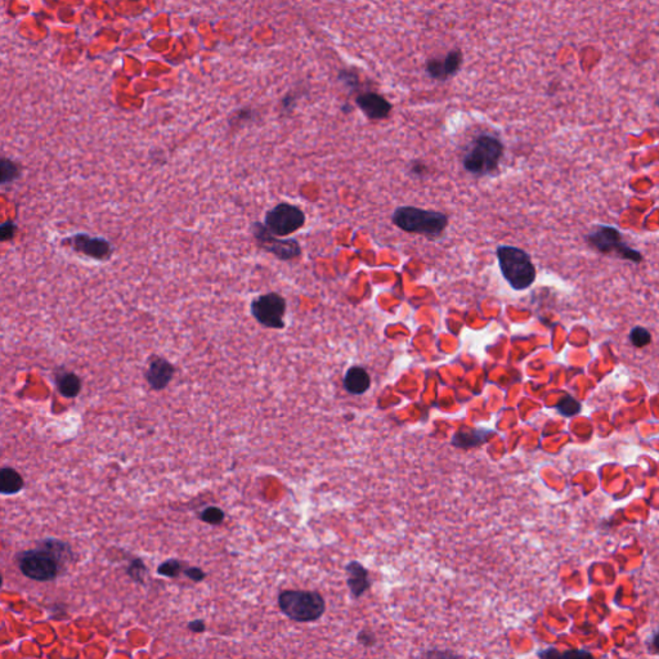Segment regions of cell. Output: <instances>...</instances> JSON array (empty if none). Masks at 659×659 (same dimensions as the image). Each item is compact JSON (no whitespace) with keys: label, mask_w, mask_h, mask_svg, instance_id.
I'll use <instances>...</instances> for the list:
<instances>
[{"label":"cell","mask_w":659,"mask_h":659,"mask_svg":"<svg viewBox=\"0 0 659 659\" xmlns=\"http://www.w3.org/2000/svg\"><path fill=\"white\" fill-rule=\"evenodd\" d=\"M393 224L409 233L427 237H439L448 227V216L434 210H424L415 206H400L392 215Z\"/></svg>","instance_id":"6da1fadb"},{"label":"cell","mask_w":659,"mask_h":659,"mask_svg":"<svg viewBox=\"0 0 659 659\" xmlns=\"http://www.w3.org/2000/svg\"><path fill=\"white\" fill-rule=\"evenodd\" d=\"M281 612L295 622L308 624L318 621L326 612V601L317 591L286 590L278 597Z\"/></svg>","instance_id":"7a4b0ae2"},{"label":"cell","mask_w":659,"mask_h":659,"mask_svg":"<svg viewBox=\"0 0 659 659\" xmlns=\"http://www.w3.org/2000/svg\"><path fill=\"white\" fill-rule=\"evenodd\" d=\"M496 254L501 273L514 290H526L535 282L536 268L524 250L502 245Z\"/></svg>","instance_id":"3957f363"},{"label":"cell","mask_w":659,"mask_h":659,"mask_svg":"<svg viewBox=\"0 0 659 659\" xmlns=\"http://www.w3.org/2000/svg\"><path fill=\"white\" fill-rule=\"evenodd\" d=\"M504 156V144L497 137L481 134L463 157V168L475 176H487L497 170Z\"/></svg>","instance_id":"277c9868"},{"label":"cell","mask_w":659,"mask_h":659,"mask_svg":"<svg viewBox=\"0 0 659 659\" xmlns=\"http://www.w3.org/2000/svg\"><path fill=\"white\" fill-rule=\"evenodd\" d=\"M21 572L35 581H52L60 573L61 563L55 559L53 554L40 546L36 550L22 552L18 559Z\"/></svg>","instance_id":"5b68a950"},{"label":"cell","mask_w":659,"mask_h":659,"mask_svg":"<svg viewBox=\"0 0 659 659\" xmlns=\"http://www.w3.org/2000/svg\"><path fill=\"white\" fill-rule=\"evenodd\" d=\"M305 224V214L300 207L281 203L266 214V225L275 236H289Z\"/></svg>","instance_id":"8992f818"},{"label":"cell","mask_w":659,"mask_h":659,"mask_svg":"<svg viewBox=\"0 0 659 659\" xmlns=\"http://www.w3.org/2000/svg\"><path fill=\"white\" fill-rule=\"evenodd\" d=\"M254 318L268 329L285 327L286 300L277 293L260 295L251 303Z\"/></svg>","instance_id":"52a82bcc"},{"label":"cell","mask_w":659,"mask_h":659,"mask_svg":"<svg viewBox=\"0 0 659 659\" xmlns=\"http://www.w3.org/2000/svg\"><path fill=\"white\" fill-rule=\"evenodd\" d=\"M590 245L604 254H617L621 258L631 260L635 263L642 262V254L636 250L628 248L621 233L613 227H597V230L591 232L588 236Z\"/></svg>","instance_id":"ba28073f"},{"label":"cell","mask_w":659,"mask_h":659,"mask_svg":"<svg viewBox=\"0 0 659 659\" xmlns=\"http://www.w3.org/2000/svg\"><path fill=\"white\" fill-rule=\"evenodd\" d=\"M253 234L259 246L280 260H293L302 255V248L295 239H278L269 231L266 224L254 223Z\"/></svg>","instance_id":"9c48e42d"},{"label":"cell","mask_w":659,"mask_h":659,"mask_svg":"<svg viewBox=\"0 0 659 659\" xmlns=\"http://www.w3.org/2000/svg\"><path fill=\"white\" fill-rule=\"evenodd\" d=\"M463 55L460 49H452L443 58H430L427 61L425 70L434 80L445 81L460 71Z\"/></svg>","instance_id":"30bf717a"},{"label":"cell","mask_w":659,"mask_h":659,"mask_svg":"<svg viewBox=\"0 0 659 659\" xmlns=\"http://www.w3.org/2000/svg\"><path fill=\"white\" fill-rule=\"evenodd\" d=\"M70 241L72 249L90 258L103 260L110 258L112 254L111 243L103 237H92L87 233H76L70 237Z\"/></svg>","instance_id":"8fae6325"},{"label":"cell","mask_w":659,"mask_h":659,"mask_svg":"<svg viewBox=\"0 0 659 659\" xmlns=\"http://www.w3.org/2000/svg\"><path fill=\"white\" fill-rule=\"evenodd\" d=\"M356 105L371 120H383L391 115L392 103L379 93L366 92L358 94Z\"/></svg>","instance_id":"7c38bea8"},{"label":"cell","mask_w":659,"mask_h":659,"mask_svg":"<svg viewBox=\"0 0 659 659\" xmlns=\"http://www.w3.org/2000/svg\"><path fill=\"white\" fill-rule=\"evenodd\" d=\"M347 572V585L353 599H359L371 588L373 581L370 572L359 561H349L345 565Z\"/></svg>","instance_id":"4fadbf2b"},{"label":"cell","mask_w":659,"mask_h":659,"mask_svg":"<svg viewBox=\"0 0 659 659\" xmlns=\"http://www.w3.org/2000/svg\"><path fill=\"white\" fill-rule=\"evenodd\" d=\"M176 373L174 366L164 358H155L146 373V380L152 389L162 391L169 385Z\"/></svg>","instance_id":"5bb4252c"},{"label":"cell","mask_w":659,"mask_h":659,"mask_svg":"<svg viewBox=\"0 0 659 659\" xmlns=\"http://www.w3.org/2000/svg\"><path fill=\"white\" fill-rule=\"evenodd\" d=\"M371 386V377L363 367L353 366L344 376V388L353 395H361Z\"/></svg>","instance_id":"9a60e30c"},{"label":"cell","mask_w":659,"mask_h":659,"mask_svg":"<svg viewBox=\"0 0 659 659\" xmlns=\"http://www.w3.org/2000/svg\"><path fill=\"white\" fill-rule=\"evenodd\" d=\"M490 430H478V429H460L454 434L452 443L460 448H470L481 445L487 440L490 436Z\"/></svg>","instance_id":"2e32d148"},{"label":"cell","mask_w":659,"mask_h":659,"mask_svg":"<svg viewBox=\"0 0 659 659\" xmlns=\"http://www.w3.org/2000/svg\"><path fill=\"white\" fill-rule=\"evenodd\" d=\"M24 488V478L12 468H3L0 472V492L3 495H16Z\"/></svg>","instance_id":"e0dca14e"},{"label":"cell","mask_w":659,"mask_h":659,"mask_svg":"<svg viewBox=\"0 0 659 659\" xmlns=\"http://www.w3.org/2000/svg\"><path fill=\"white\" fill-rule=\"evenodd\" d=\"M57 386L58 391L66 398L76 397L81 389V382L79 376L74 373L63 371L57 376Z\"/></svg>","instance_id":"ac0fdd59"},{"label":"cell","mask_w":659,"mask_h":659,"mask_svg":"<svg viewBox=\"0 0 659 659\" xmlns=\"http://www.w3.org/2000/svg\"><path fill=\"white\" fill-rule=\"evenodd\" d=\"M540 659H595L594 656L583 649H568L559 651L555 648H547L544 651H538Z\"/></svg>","instance_id":"d6986e66"},{"label":"cell","mask_w":659,"mask_h":659,"mask_svg":"<svg viewBox=\"0 0 659 659\" xmlns=\"http://www.w3.org/2000/svg\"><path fill=\"white\" fill-rule=\"evenodd\" d=\"M0 173H1L0 183L4 186L19 177V168L13 161L9 160L7 157H3L0 161Z\"/></svg>","instance_id":"ffe728a7"},{"label":"cell","mask_w":659,"mask_h":659,"mask_svg":"<svg viewBox=\"0 0 659 659\" xmlns=\"http://www.w3.org/2000/svg\"><path fill=\"white\" fill-rule=\"evenodd\" d=\"M556 409L560 412L561 415H564V416H567V418H570V416L579 413V410H581V404H579V402L576 401L573 397L565 395V397L561 398L560 402L558 403Z\"/></svg>","instance_id":"44dd1931"},{"label":"cell","mask_w":659,"mask_h":659,"mask_svg":"<svg viewBox=\"0 0 659 659\" xmlns=\"http://www.w3.org/2000/svg\"><path fill=\"white\" fill-rule=\"evenodd\" d=\"M420 659H465L461 654L451 649H428L422 651Z\"/></svg>","instance_id":"7402d4cb"},{"label":"cell","mask_w":659,"mask_h":659,"mask_svg":"<svg viewBox=\"0 0 659 659\" xmlns=\"http://www.w3.org/2000/svg\"><path fill=\"white\" fill-rule=\"evenodd\" d=\"M201 520L205 522L207 524L216 526V524H221L224 520V513H223L222 508H216V506H209V508L203 510Z\"/></svg>","instance_id":"603a6c76"},{"label":"cell","mask_w":659,"mask_h":659,"mask_svg":"<svg viewBox=\"0 0 659 659\" xmlns=\"http://www.w3.org/2000/svg\"><path fill=\"white\" fill-rule=\"evenodd\" d=\"M630 340L635 347L644 348L651 341V334L644 327H635L630 334Z\"/></svg>","instance_id":"cb8c5ba5"},{"label":"cell","mask_w":659,"mask_h":659,"mask_svg":"<svg viewBox=\"0 0 659 659\" xmlns=\"http://www.w3.org/2000/svg\"><path fill=\"white\" fill-rule=\"evenodd\" d=\"M146 573H147V568H146L144 563H143L141 559H134V560L132 561V564H130V567L128 568V574H129L134 581H137V582H139V583H143Z\"/></svg>","instance_id":"d4e9b609"},{"label":"cell","mask_w":659,"mask_h":659,"mask_svg":"<svg viewBox=\"0 0 659 659\" xmlns=\"http://www.w3.org/2000/svg\"><path fill=\"white\" fill-rule=\"evenodd\" d=\"M180 570H182V565L178 560L176 559H170V560L165 561L162 563L160 567H159V574L161 576H165V577H177L179 573H180Z\"/></svg>","instance_id":"484cf974"},{"label":"cell","mask_w":659,"mask_h":659,"mask_svg":"<svg viewBox=\"0 0 659 659\" xmlns=\"http://www.w3.org/2000/svg\"><path fill=\"white\" fill-rule=\"evenodd\" d=\"M357 642H359L365 648H373L376 644V636L373 631L363 628L357 635Z\"/></svg>","instance_id":"4316f807"},{"label":"cell","mask_w":659,"mask_h":659,"mask_svg":"<svg viewBox=\"0 0 659 659\" xmlns=\"http://www.w3.org/2000/svg\"><path fill=\"white\" fill-rule=\"evenodd\" d=\"M16 231H17V228H16V224H15V223L10 222V221L3 223L1 227H0L1 241L12 240V239L15 237V234H16Z\"/></svg>","instance_id":"83f0119b"},{"label":"cell","mask_w":659,"mask_h":659,"mask_svg":"<svg viewBox=\"0 0 659 659\" xmlns=\"http://www.w3.org/2000/svg\"><path fill=\"white\" fill-rule=\"evenodd\" d=\"M339 79L343 81L345 85H349L350 88H356L357 84H358V76H357L356 72L341 70L339 74Z\"/></svg>","instance_id":"f1b7e54d"},{"label":"cell","mask_w":659,"mask_h":659,"mask_svg":"<svg viewBox=\"0 0 659 659\" xmlns=\"http://www.w3.org/2000/svg\"><path fill=\"white\" fill-rule=\"evenodd\" d=\"M186 574H187L188 579L196 581V582H200V581L205 579V573L200 568H188V570H186Z\"/></svg>","instance_id":"f546056e"},{"label":"cell","mask_w":659,"mask_h":659,"mask_svg":"<svg viewBox=\"0 0 659 659\" xmlns=\"http://www.w3.org/2000/svg\"><path fill=\"white\" fill-rule=\"evenodd\" d=\"M188 628L194 633H203L205 630V624H204V621L197 619V621H194V622L188 624Z\"/></svg>","instance_id":"4dcf8cb0"},{"label":"cell","mask_w":659,"mask_h":659,"mask_svg":"<svg viewBox=\"0 0 659 659\" xmlns=\"http://www.w3.org/2000/svg\"><path fill=\"white\" fill-rule=\"evenodd\" d=\"M412 173L418 174V176H422V174L427 173V166L424 164H415V165H412Z\"/></svg>","instance_id":"1f68e13d"},{"label":"cell","mask_w":659,"mask_h":659,"mask_svg":"<svg viewBox=\"0 0 659 659\" xmlns=\"http://www.w3.org/2000/svg\"><path fill=\"white\" fill-rule=\"evenodd\" d=\"M653 648L659 653V631L653 637Z\"/></svg>","instance_id":"d6a6232c"},{"label":"cell","mask_w":659,"mask_h":659,"mask_svg":"<svg viewBox=\"0 0 659 659\" xmlns=\"http://www.w3.org/2000/svg\"><path fill=\"white\" fill-rule=\"evenodd\" d=\"M658 106H659V101H658Z\"/></svg>","instance_id":"836d02e7"}]
</instances>
